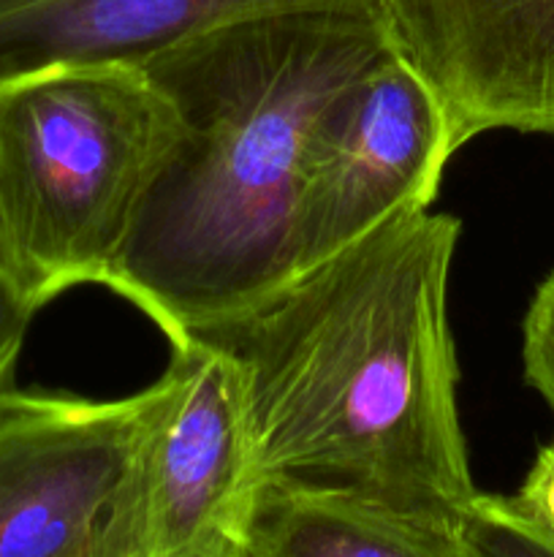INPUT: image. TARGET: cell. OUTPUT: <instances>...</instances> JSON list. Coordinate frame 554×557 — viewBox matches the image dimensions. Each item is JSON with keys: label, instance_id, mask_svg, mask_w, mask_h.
Wrapping results in <instances>:
<instances>
[{"label": "cell", "instance_id": "cell-1", "mask_svg": "<svg viewBox=\"0 0 554 557\" xmlns=\"http://www.w3.org/2000/svg\"><path fill=\"white\" fill-rule=\"evenodd\" d=\"M459 232L432 207L407 212L190 335L237 364L264 482L465 515L478 490L449 319Z\"/></svg>", "mask_w": 554, "mask_h": 557}, {"label": "cell", "instance_id": "cell-2", "mask_svg": "<svg viewBox=\"0 0 554 557\" xmlns=\"http://www.w3.org/2000/svg\"><path fill=\"white\" fill-rule=\"evenodd\" d=\"M389 52L378 14L313 5L223 22L141 65L177 134L109 288L179 346L286 286L315 141Z\"/></svg>", "mask_w": 554, "mask_h": 557}, {"label": "cell", "instance_id": "cell-3", "mask_svg": "<svg viewBox=\"0 0 554 557\" xmlns=\"http://www.w3.org/2000/svg\"><path fill=\"white\" fill-rule=\"evenodd\" d=\"M177 117L141 65H76L0 87V250L36 310L112 286Z\"/></svg>", "mask_w": 554, "mask_h": 557}, {"label": "cell", "instance_id": "cell-4", "mask_svg": "<svg viewBox=\"0 0 554 557\" xmlns=\"http://www.w3.org/2000/svg\"><path fill=\"white\" fill-rule=\"evenodd\" d=\"M144 389V428L103 557H244L264 479L237 364L190 337Z\"/></svg>", "mask_w": 554, "mask_h": 557}, {"label": "cell", "instance_id": "cell-5", "mask_svg": "<svg viewBox=\"0 0 554 557\" xmlns=\"http://www.w3.org/2000/svg\"><path fill=\"white\" fill-rule=\"evenodd\" d=\"M456 141L438 96L391 49L318 136L291 226V281L438 199Z\"/></svg>", "mask_w": 554, "mask_h": 557}, {"label": "cell", "instance_id": "cell-6", "mask_svg": "<svg viewBox=\"0 0 554 557\" xmlns=\"http://www.w3.org/2000/svg\"><path fill=\"white\" fill-rule=\"evenodd\" d=\"M144 408L147 389L0 392V557H103Z\"/></svg>", "mask_w": 554, "mask_h": 557}, {"label": "cell", "instance_id": "cell-7", "mask_svg": "<svg viewBox=\"0 0 554 557\" xmlns=\"http://www.w3.org/2000/svg\"><path fill=\"white\" fill-rule=\"evenodd\" d=\"M378 11L456 147L489 131L554 134V0H378Z\"/></svg>", "mask_w": 554, "mask_h": 557}, {"label": "cell", "instance_id": "cell-8", "mask_svg": "<svg viewBox=\"0 0 554 557\" xmlns=\"http://www.w3.org/2000/svg\"><path fill=\"white\" fill-rule=\"evenodd\" d=\"M353 9L378 0H0V87L76 65H144L201 30L277 9Z\"/></svg>", "mask_w": 554, "mask_h": 557}, {"label": "cell", "instance_id": "cell-9", "mask_svg": "<svg viewBox=\"0 0 554 557\" xmlns=\"http://www.w3.org/2000/svg\"><path fill=\"white\" fill-rule=\"evenodd\" d=\"M244 557H483L462 517L411 511L345 490L264 482Z\"/></svg>", "mask_w": 554, "mask_h": 557}, {"label": "cell", "instance_id": "cell-10", "mask_svg": "<svg viewBox=\"0 0 554 557\" xmlns=\"http://www.w3.org/2000/svg\"><path fill=\"white\" fill-rule=\"evenodd\" d=\"M483 557H554V536L511 506L508 495L478 493L462 515Z\"/></svg>", "mask_w": 554, "mask_h": 557}, {"label": "cell", "instance_id": "cell-11", "mask_svg": "<svg viewBox=\"0 0 554 557\" xmlns=\"http://www.w3.org/2000/svg\"><path fill=\"white\" fill-rule=\"evenodd\" d=\"M521 364H525V381L554 413V270L536 288L525 313Z\"/></svg>", "mask_w": 554, "mask_h": 557}, {"label": "cell", "instance_id": "cell-12", "mask_svg": "<svg viewBox=\"0 0 554 557\" xmlns=\"http://www.w3.org/2000/svg\"><path fill=\"white\" fill-rule=\"evenodd\" d=\"M36 313L38 310L27 302L20 283L11 275L3 250H0V392L9 386L14 364L20 359L22 343H25Z\"/></svg>", "mask_w": 554, "mask_h": 557}, {"label": "cell", "instance_id": "cell-13", "mask_svg": "<svg viewBox=\"0 0 554 557\" xmlns=\"http://www.w3.org/2000/svg\"><path fill=\"white\" fill-rule=\"evenodd\" d=\"M511 506L554 536V435L538 446L536 460L527 468L519 490L508 495Z\"/></svg>", "mask_w": 554, "mask_h": 557}]
</instances>
